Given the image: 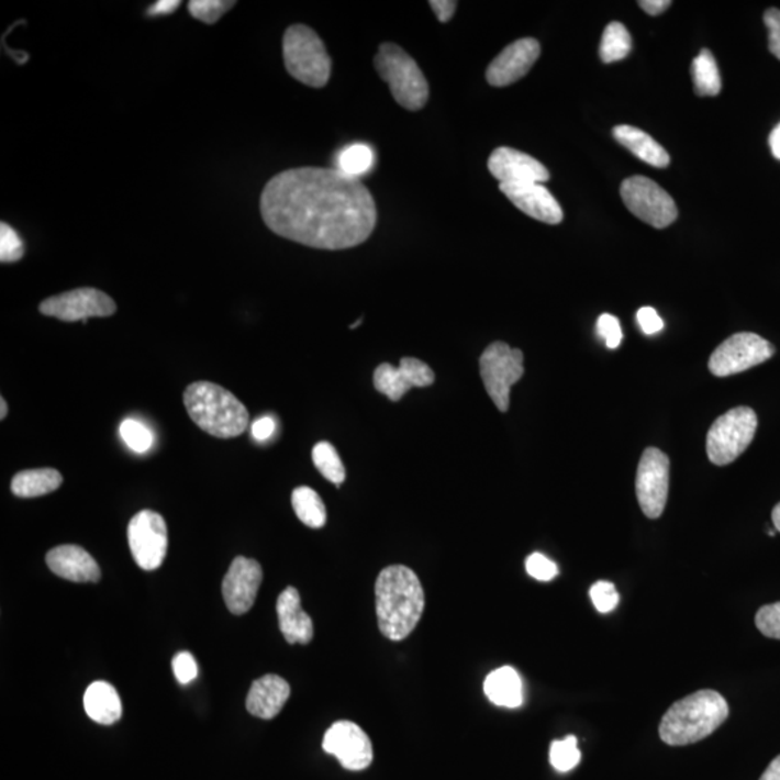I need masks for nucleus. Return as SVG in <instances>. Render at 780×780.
<instances>
[{
    "instance_id": "obj_13",
    "label": "nucleus",
    "mask_w": 780,
    "mask_h": 780,
    "mask_svg": "<svg viewBox=\"0 0 780 780\" xmlns=\"http://www.w3.org/2000/svg\"><path fill=\"white\" fill-rule=\"evenodd\" d=\"M116 310V302L108 293L96 288L73 289L47 298L40 304L41 314L54 316L66 323H76V321L86 323L91 316H110Z\"/></svg>"
},
{
    "instance_id": "obj_3",
    "label": "nucleus",
    "mask_w": 780,
    "mask_h": 780,
    "mask_svg": "<svg viewBox=\"0 0 780 780\" xmlns=\"http://www.w3.org/2000/svg\"><path fill=\"white\" fill-rule=\"evenodd\" d=\"M729 709L722 694L701 690L677 701L665 713L659 736L669 746L692 745L711 736L728 718Z\"/></svg>"
},
{
    "instance_id": "obj_27",
    "label": "nucleus",
    "mask_w": 780,
    "mask_h": 780,
    "mask_svg": "<svg viewBox=\"0 0 780 780\" xmlns=\"http://www.w3.org/2000/svg\"><path fill=\"white\" fill-rule=\"evenodd\" d=\"M691 73L695 93L701 98H713L722 91V78H720L717 63L710 49H702L697 55L692 62Z\"/></svg>"
},
{
    "instance_id": "obj_45",
    "label": "nucleus",
    "mask_w": 780,
    "mask_h": 780,
    "mask_svg": "<svg viewBox=\"0 0 780 780\" xmlns=\"http://www.w3.org/2000/svg\"><path fill=\"white\" fill-rule=\"evenodd\" d=\"M637 4H639L646 13H649L650 16H658L660 13L667 11L672 2L671 0H640Z\"/></svg>"
},
{
    "instance_id": "obj_47",
    "label": "nucleus",
    "mask_w": 780,
    "mask_h": 780,
    "mask_svg": "<svg viewBox=\"0 0 780 780\" xmlns=\"http://www.w3.org/2000/svg\"><path fill=\"white\" fill-rule=\"evenodd\" d=\"M760 780H780V755L770 761Z\"/></svg>"
},
{
    "instance_id": "obj_41",
    "label": "nucleus",
    "mask_w": 780,
    "mask_h": 780,
    "mask_svg": "<svg viewBox=\"0 0 780 780\" xmlns=\"http://www.w3.org/2000/svg\"><path fill=\"white\" fill-rule=\"evenodd\" d=\"M765 25L769 31V49L770 53L780 59V11L779 9H769L765 13Z\"/></svg>"
},
{
    "instance_id": "obj_24",
    "label": "nucleus",
    "mask_w": 780,
    "mask_h": 780,
    "mask_svg": "<svg viewBox=\"0 0 780 780\" xmlns=\"http://www.w3.org/2000/svg\"><path fill=\"white\" fill-rule=\"evenodd\" d=\"M85 710L93 722L112 726L122 717V701L118 691L108 682L98 681L87 688Z\"/></svg>"
},
{
    "instance_id": "obj_31",
    "label": "nucleus",
    "mask_w": 780,
    "mask_h": 780,
    "mask_svg": "<svg viewBox=\"0 0 780 780\" xmlns=\"http://www.w3.org/2000/svg\"><path fill=\"white\" fill-rule=\"evenodd\" d=\"M312 461H314L316 470L337 488L346 480V468H344L342 458L333 444L325 442L316 444L312 449Z\"/></svg>"
},
{
    "instance_id": "obj_10",
    "label": "nucleus",
    "mask_w": 780,
    "mask_h": 780,
    "mask_svg": "<svg viewBox=\"0 0 780 780\" xmlns=\"http://www.w3.org/2000/svg\"><path fill=\"white\" fill-rule=\"evenodd\" d=\"M775 347L755 333H738L715 348L710 357L709 369L715 378L742 374L772 359Z\"/></svg>"
},
{
    "instance_id": "obj_15",
    "label": "nucleus",
    "mask_w": 780,
    "mask_h": 780,
    "mask_svg": "<svg viewBox=\"0 0 780 780\" xmlns=\"http://www.w3.org/2000/svg\"><path fill=\"white\" fill-rule=\"evenodd\" d=\"M434 382L431 367L414 357H403L399 367L382 364L376 367L374 375L376 390L392 402L401 401L412 388H426Z\"/></svg>"
},
{
    "instance_id": "obj_46",
    "label": "nucleus",
    "mask_w": 780,
    "mask_h": 780,
    "mask_svg": "<svg viewBox=\"0 0 780 780\" xmlns=\"http://www.w3.org/2000/svg\"><path fill=\"white\" fill-rule=\"evenodd\" d=\"M180 4L181 2H178V0H159V2L154 3L146 13H148V16L169 15V13L177 11Z\"/></svg>"
},
{
    "instance_id": "obj_44",
    "label": "nucleus",
    "mask_w": 780,
    "mask_h": 780,
    "mask_svg": "<svg viewBox=\"0 0 780 780\" xmlns=\"http://www.w3.org/2000/svg\"><path fill=\"white\" fill-rule=\"evenodd\" d=\"M430 7L433 9L435 16L438 18V21L442 24H447V22L452 21L454 13H456L458 3L454 2V0H433V2H430Z\"/></svg>"
},
{
    "instance_id": "obj_48",
    "label": "nucleus",
    "mask_w": 780,
    "mask_h": 780,
    "mask_svg": "<svg viewBox=\"0 0 780 780\" xmlns=\"http://www.w3.org/2000/svg\"><path fill=\"white\" fill-rule=\"evenodd\" d=\"M769 145L775 158L780 159V123L775 127L773 132L770 133Z\"/></svg>"
},
{
    "instance_id": "obj_51",
    "label": "nucleus",
    "mask_w": 780,
    "mask_h": 780,
    "mask_svg": "<svg viewBox=\"0 0 780 780\" xmlns=\"http://www.w3.org/2000/svg\"><path fill=\"white\" fill-rule=\"evenodd\" d=\"M361 321H364V320L360 319L359 321H356L355 324H352V325H350V328L353 330V328L359 327V325L361 324Z\"/></svg>"
},
{
    "instance_id": "obj_36",
    "label": "nucleus",
    "mask_w": 780,
    "mask_h": 780,
    "mask_svg": "<svg viewBox=\"0 0 780 780\" xmlns=\"http://www.w3.org/2000/svg\"><path fill=\"white\" fill-rule=\"evenodd\" d=\"M590 598L600 613L613 612L617 608L619 601H621L616 587L609 581H599L591 586Z\"/></svg>"
},
{
    "instance_id": "obj_9",
    "label": "nucleus",
    "mask_w": 780,
    "mask_h": 780,
    "mask_svg": "<svg viewBox=\"0 0 780 780\" xmlns=\"http://www.w3.org/2000/svg\"><path fill=\"white\" fill-rule=\"evenodd\" d=\"M621 196L626 208L655 229L671 226L678 218V209L672 197L646 177H631L624 180Z\"/></svg>"
},
{
    "instance_id": "obj_30",
    "label": "nucleus",
    "mask_w": 780,
    "mask_h": 780,
    "mask_svg": "<svg viewBox=\"0 0 780 780\" xmlns=\"http://www.w3.org/2000/svg\"><path fill=\"white\" fill-rule=\"evenodd\" d=\"M632 52V36L621 22L605 26L600 45V58L605 64L621 62Z\"/></svg>"
},
{
    "instance_id": "obj_39",
    "label": "nucleus",
    "mask_w": 780,
    "mask_h": 780,
    "mask_svg": "<svg viewBox=\"0 0 780 780\" xmlns=\"http://www.w3.org/2000/svg\"><path fill=\"white\" fill-rule=\"evenodd\" d=\"M172 671L177 681L182 683V686L194 681L197 676H199V667H197L194 656L188 654V651L178 654L176 658L172 659Z\"/></svg>"
},
{
    "instance_id": "obj_17",
    "label": "nucleus",
    "mask_w": 780,
    "mask_h": 780,
    "mask_svg": "<svg viewBox=\"0 0 780 780\" xmlns=\"http://www.w3.org/2000/svg\"><path fill=\"white\" fill-rule=\"evenodd\" d=\"M541 55V45L535 38H522L508 45L490 63L486 78L493 87H506L525 77Z\"/></svg>"
},
{
    "instance_id": "obj_40",
    "label": "nucleus",
    "mask_w": 780,
    "mask_h": 780,
    "mask_svg": "<svg viewBox=\"0 0 780 780\" xmlns=\"http://www.w3.org/2000/svg\"><path fill=\"white\" fill-rule=\"evenodd\" d=\"M599 336L605 339L609 348H617L621 346L623 332L621 323L614 315L603 314L598 320Z\"/></svg>"
},
{
    "instance_id": "obj_34",
    "label": "nucleus",
    "mask_w": 780,
    "mask_h": 780,
    "mask_svg": "<svg viewBox=\"0 0 780 780\" xmlns=\"http://www.w3.org/2000/svg\"><path fill=\"white\" fill-rule=\"evenodd\" d=\"M234 4L236 2H226V0H191L188 3V12L197 21L213 25L224 13L231 11Z\"/></svg>"
},
{
    "instance_id": "obj_1",
    "label": "nucleus",
    "mask_w": 780,
    "mask_h": 780,
    "mask_svg": "<svg viewBox=\"0 0 780 780\" xmlns=\"http://www.w3.org/2000/svg\"><path fill=\"white\" fill-rule=\"evenodd\" d=\"M260 214L278 236L323 250L359 246L378 223L365 183L337 168H292L270 178L261 191Z\"/></svg>"
},
{
    "instance_id": "obj_12",
    "label": "nucleus",
    "mask_w": 780,
    "mask_h": 780,
    "mask_svg": "<svg viewBox=\"0 0 780 780\" xmlns=\"http://www.w3.org/2000/svg\"><path fill=\"white\" fill-rule=\"evenodd\" d=\"M669 458L658 448H646L642 454L636 476V494L642 512L649 520L662 516L668 502Z\"/></svg>"
},
{
    "instance_id": "obj_4",
    "label": "nucleus",
    "mask_w": 780,
    "mask_h": 780,
    "mask_svg": "<svg viewBox=\"0 0 780 780\" xmlns=\"http://www.w3.org/2000/svg\"><path fill=\"white\" fill-rule=\"evenodd\" d=\"M188 416L215 438H236L249 425L246 406L227 389L211 382H196L183 392Z\"/></svg>"
},
{
    "instance_id": "obj_26",
    "label": "nucleus",
    "mask_w": 780,
    "mask_h": 780,
    "mask_svg": "<svg viewBox=\"0 0 780 780\" xmlns=\"http://www.w3.org/2000/svg\"><path fill=\"white\" fill-rule=\"evenodd\" d=\"M63 484V476L55 468H34L18 472L12 479L11 490L18 498H40L55 492Z\"/></svg>"
},
{
    "instance_id": "obj_11",
    "label": "nucleus",
    "mask_w": 780,
    "mask_h": 780,
    "mask_svg": "<svg viewBox=\"0 0 780 780\" xmlns=\"http://www.w3.org/2000/svg\"><path fill=\"white\" fill-rule=\"evenodd\" d=\"M127 541L133 559L145 571L163 566L168 550V527L154 511L136 513L127 526Z\"/></svg>"
},
{
    "instance_id": "obj_32",
    "label": "nucleus",
    "mask_w": 780,
    "mask_h": 780,
    "mask_svg": "<svg viewBox=\"0 0 780 780\" xmlns=\"http://www.w3.org/2000/svg\"><path fill=\"white\" fill-rule=\"evenodd\" d=\"M550 765L558 772H571L580 765L581 751L578 750V740L576 736H568L562 740H555L550 745L549 750Z\"/></svg>"
},
{
    "instance_id": "obj_14",
    "label": "nucleus",
    "mask_w": 780,
    "mask_h": 780,
    "mask_svg": "<svg viewBox=\"0 0 780 780\" xmlns=\"http://www.w3.org/2000/svg\"><path fill=\"white\" fill-rule=\"evenodd\" d=\"M325 754L336 756L344 769L359 772L374 761V746L369 736L357 724L337 722L325 733Z\"/></svg>"
},
{
    "instance_id": "obj_33",
    "label": "nucleus",
    "mask_w": 780,
    "mask_h": 780,
    "mask_svg": "<svg viewBox=\"0 0 780 780\" xmlns=\"http://www.w3.org/2000/svg\"><path fill=\"white\" fill-rule=\"evenodd\" d=\"M121 435L123 442L135 453H146L154 444V435L148 426L140 421L126 420L122 422Z\"/></svg>"
},
{
    "instance_id": "obj_23",
    "label": "nucleus",
    "mask_w": 780,
    "mask_h": 780,
    "mask_svg": "<svg viewBox=\"0 0 780 780\" xmlns=\"http://www.w3.org/2000/svg\"><path fill=\"white\" fill-rule=\"evenodd\" d=\"M614 140L624 148L644 163L651 165L655 168H667L671 163V156L650 137L648 133L637 130L635 126L621 125L613 130Z\"/></svg>"
},
{
    "instance_id": "obj_16",
    "label": "nucleus",
    "mask_w": 780,
    "mask_h": 780,
    "mask_svg": "<svg viewBox=\"0 0 780 780\" xmlns=\"http://www.w3.org/2000/svg\"><path fill=\"white\" fill-rule=\"evenodd\" d=\"M264 572L255 559L237 557L223 580V598L227 609L236 616L249 612L258 598Z\"/></svg>"
},
{
    "instance_id": "obj_2",
    "label": "nucleus",
    "mask_w": 780,
    "mask_h": 780,
    "mask_svg": "<svg viewBox=\"0 0 780 780\" xmlns=\"http://www.w3.org/2000/svg\"><path fill=\"white\" fill-rule=\"evenodd\" d=\"M376 616L380 632L389 640L401 642L415 631L425 610L420 578L405 566H390L379 573L375 586Z\"/></svg>"
},
{
    "instance_id": "obj_19",
    "label": "nucleus",
    "mask_w": 780,
    "mask_h": 780,
    "mask_svg": "<svg viewBox=\"0 0 780 780\" xmlns=\"http://www.w3.org/2000/svg\"><path fill=\"white\" fill-rule=\"evenodd\" d=\"M488 168L499 183H543L550 177L548 169L538 159L508 146L493 151Z\"/></svg>"
},
{
    "instance_id": "obj_20",
    "label": "nucleus",
    "mask_w": 780,
    "mask_h": 780,
    "mask_svg": "<svg viewBox=\"0 0 780 780\" xmlns=\"http://www.w3.org/2000/svg\"><path fill=\"white\" fill-rule=\"evenodd\" d=\"M47 566L55 576L73 582H98L102 577L99 564L78 545H62L49 550Z\"/></svg>"
},
{
    "instance_id": "obj_6",
    "label": "nucleus",
    "mask_w": 780,
    "mask_h": 780,
    "mask_svg": "<svg viewBox=\"0 0 780 780\" xmlns=\"http://www.w3.org/2000/svg\"><path fill=\"white\" fill-rule=\"evenodd\" d=\"M283 62L296 80L321 89L332 76V58L320 36L310 26H289L282 41Z\"/></svg>"
},
{
    "instance_id": "obj_5",
    "label": "nucleus",
    "mask_w": 780,
    "mask_h": 780,
    "mask_svg": "<svg viewBox=\"0 0 780 780\" xmlns=\"http://www.w3.org/2000/svg\"><path fill=\"white\" fill-rule=\"evenodd\" d=\"M375 68L388 82L393 99L403 109L417 112L430 99V85L424 73L405 49L393 43H383L375 57Z\"/></svg>"
},
{
    "instance_id": "obj_25",
    "label": "nucleus",
    "mask_w": 780,
    "mask_h": 780,
    "mask_svg": "<svg viewBox=\"0 0 780 780\" xmlns=\"http://www.w3.org/2000/svg\"><path fill=\"white\" fill-rule=\"evenodd\" d=\"M484 694L494 705L517 709L523 704V682L520 672L502 667L490 672L484 681Z\"/></svg>"
},
{
    "instance_id": "obj_21",
    "label": "nucleus",
    "mask_w": 780,
    "mask_h": 780,
    "mask_svg": "<svg viewBox=\"0 0 780 780\" xmlns=\"http://www.w3.org/2000/svg\"><path fill=\"white\" fill-rule=\"evenodd\" d=\"M279 628L288 644L309 645L314 637V624L301 605L300 593L288 587L277 601Z\"/></svg>"
},
{
    "instance_id": "obj_49",
    "label": "nucleus",
    "mask_w": 780,
    "mask_h": 780,
    "mask_svg": "<svg viewBox=\"0 0 780 780\" xmlns=\"http://www.w3.org/2000/svg\"><path fill=\"white\" fill-rule=\"evenodd\" d=\"M772 521H773L775 530L780 532V503H778L777 506L773 508Z\"/></svg>"
},
{
    "instance_id": "obj_28",
    "label": "nucleus",
    "mask_w": 780,
    "mask_h": 780,
    "mask_svg": "<svg viewBox=\"0 0 780 780\" xmlns=\"http://www.w3.org/2000/svg\"><path fill=\"white\" fill-rule=\"evenodd\" d=\"M292 508L298 520L312 530H320L327 522V511H325L323 499L315 490L307 488V486L293 490Z\"/></svg>"
},
{
    "instance_id": "obj_22",
    "label": "nucleus",
    "mask_w": 780,
    "mask_h": 780,
    "mask_svg": "<svg viewBox=\"0 0 780 780\" xmlns=\"http://www.w3.org/2000/svg\"><path fill=\"white\" fill-rule=\"evenodd\" d=\"M291 695V688L286 679L278 676H265L252 683L247 694L246 709L261 720H272L281 713Z\"/></svg>"
},
{
    "instance_id": "obj_35",
    "label": "nucleus",
    "mask_w": 780,
    "mask_h": 780,
    "mask_svg": "<svg viewBox=\"0 0 780 780\" xmlns=\"http://www.w3.org/2000/svg\"><path fill=\"white\" fill-rule=\"evenodd\" d=\"M24 242L9 224H0V260L2 264H12L24 258Z\"/></svg>"
},
{
    "instance_id": "obj_37",
    "label": "nucleus",
    "mask_w": 780,
    "mask_h": 780,
    "mask_svg": "<svg viewBox=\"0 0 780 780\" xmlns=\"http://www.w3.org/2000/svg\"><path fill=\"white\" fill-rule=\"evenodd\" d=\"M755 622L761 635L780 640V601L759 609Z\"/></svg>"
},
{
    "instance_id": "obj_7",
    "label": "nucleus",
    "mask_w": 780,
    "mask_h": 780,
    "mask_svg": "<svg viewBox=\"0 0 780 780\" xmlns=\"http://www.w3.org/2000/svg\"><path fill=\"white\" fill-rule=\"evenodd\" d=\"M757 415L751 408L738 406L714 421L706 435V454L715 466L736 461L754 442Z\"/></svg>"
},
{
    "instance_id": "obj_43",
    "label": "nucleus",
    "mask_w": 780,
    "mask_h": 780,
    "mask_svg": "<svg viewBox=\"0 0 780 780\" xmlns=\"http://www.w3.org/2000/svg\"><path fill=\"white\" fill-rule=\"evenodd\" d=\"M275 428H277V424H275L274 417L261 416L252 425V435L258 442H266V439L272 437Z\"/></svg>"
},
{
    "instance_id": "obj_38",
    "label": "nucleus",
    "mask_w": 780,
    "mask_h": 780,
    "mask_svg": "<svg viewBox=\"0 0 780 780\" xmlns=\"http://www.w3.org/2000/svg\"><path fill=\"white\" fill-rule=\"evenodd\" d=\"M526 571L538 581L554 580L559 572L557 564L539 553L532 554L526 558Z\"/></svg>"
},
{
    "instance_id": "obj_50",
    "label": "nucleus",
    "mask_w": 780,
    "mask_h": 780,
    "mask_svg": "<svg viewBox=\"0 0 780 780\" xmlns=\"http://www.w3.org/2000/svg\"><path fill=\"white\" fill-rule=\"evenodd\" d=\"M0 406H2V410H0V420H4L8 415V403L4 401V398H0Z\"/></svg>"
},
{
    "instance_id": "obj_42",
    "label": "nucleus",
    "mask_w": 780,
    "mask_h": 780,
    "mask_svg": "<svg viewBox=\"0 0 780 780\" xmlns=\"http://www.w3.org/2000/svg\"><path fill=\"white\" fill-rule=\"evenodd\" d=\"M637 323H639L642 332L645 334H656L664 328V321L660 319L658 312H656L651 307H642L637 311Z\"/></svg>"
},
{
    "instance_id": "obj_29",
    "label": "nucleus",
    "mask_w": 780,
    "mask_h": 780,
    "mask_svg": "<svg viewBox=\"0 0 780 780\" xmlns=\"http://www.w3.org/2000/svg\"><path fill=\"white\" fill-rule=\"evenodd\" d=\"M375 151L366 144L348 145L337 156L338 171L357 180L369 172L375 167Z\"/></svg>"
},
{
    "instance_id": "obj_8",
    "label": "nucleus",
    "mask_w": 780,
    "mask_h": 780,
    "mask_svg": "<svg viewBox=\"0 0 780 780\" xmlns=\"http://www.w3.org/2000/svg\"><path fill=\"white\" fill-rule=\"evenodd\" d=\"M525 367L523 353L503 342L490 344L480 356V376L495 408L508 412L511 405V389L520 382Z\"/></svg>"
},
{
    "instance_id": "obj_18",
    "label": "nucleus",
    "mask_w": 780,
    "mask_h": 780,
    "mask_svg": "<svg viewBox=\"0 0 780 780\" xmlns=\"http://www.w3.org/2000/svg\"><path fill=\"white\" fill-rule=\"evenodd\" d=\"M500 191L530 218L546 224H559L564 211L548 188L539 182L499 183Z\"/></svg>"
}]
</instances>
